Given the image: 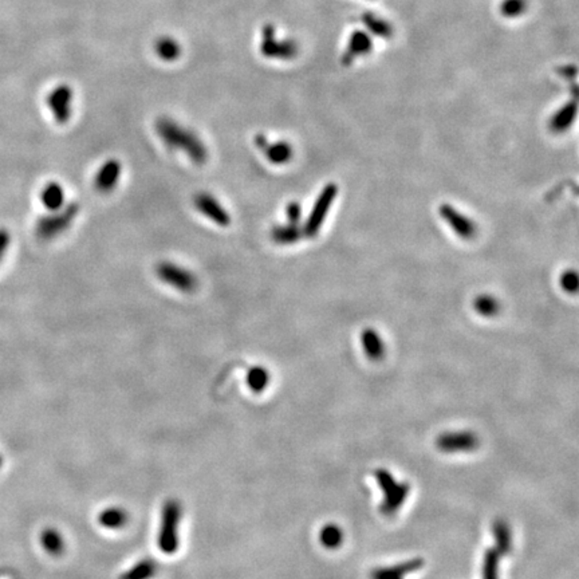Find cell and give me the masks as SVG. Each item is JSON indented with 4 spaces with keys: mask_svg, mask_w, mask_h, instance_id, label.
<instances>
[{
    "mask_svg": "<svg viewBox=\"0 0 579 579\" xmlns=\"http://www.w3.org/2000/svg\"><path fill=\"white\" fill-rule=\"evenodd\" d=\"M156 132L169 149L185 153L193 164L203 165L207 161L208 149L195 132L167 117L157 120Z\"/></svg>",
    "mask_w": 579,
    "mask_h": 579,
    "instance_id": "1",
    "label": "cell"
},
{
    "mask_svg": "<svg viewBox=\"0 0 579 579\" xmlns=\"http://www.w3.org/2000/svg\"><path fill=\"white\" fill-rule=\"evenodd\" d=\"M183 519V507L181 503L176 499H169L165 501L163 511H161V522L158 530V548L164 554H175L180 545V523Z\"/></svg>",
    "mask_w": 579,
    "mask_h": 579,
    "instance_id": "2",
    "label": "cell"
},
{
    "mask_svg": "<svg viewBox=\"0 0 579 579\" xmlns=\"http://www.w3.org/2000/svg\"><path fill=\"white\" fill-rule=\"evenodd\" d=\"M374 476L384 493V499L381 503V513L386 516H391L401 508L404 501H406L411 486L405 481L401 483L396 481L389 471L384 468L377 469L374 472Z\"/></svg>",
    "mask_w": 579,
    "mask_h": 579,
    "instance_id": "3",
    "label": "cell"
},
{
    "mask_svg": "<svg viewBox=\"0 0 579 579\" xmlns=\"http://www.w3.org/2000/svg\"><path fill=\"white\" fill-rule=\"evenodd\" d=\"M79 212L78 203H70L63 211L42 217L36 224V235L43 240H51L66 231L76 220Z\"/></svg>",
    "mask_w": 579,
    "mask_h": 579,
    "instance_id": "4",
    "label": "cell"
},
{
    "mask_svg": "<svg viewBox=\"0 0 579 579\" xmlns=\"http://www.w3.org/2000/svg\"><path fill=\"white\" fill-rule=\"evenodd\" d=\"M338 193V187L335 184H327L322 192L319 193L318 199L315 200V204L312 207V212L309 215V219L303 227V234L309 237H314L319 232L323 222L327 216V212L330 210L332 204L334 203L335 198Z\"/></svg>",
    "mask_w": 579,
    "mask_h": 579,
    "instance_id": "5",
    "label": "cell"
},
{
    "mask_svg": "<svg viewBox=\"0 0 579 579\" xmlns=\"http://www.w3.org/2000/svg\"><path fill=\"white\" fill-rule=\"evenodd\" d=\"M156 274L161 282L183 292H193L199 286V280L195 274L170 262L158 263Z\"/></svg>",
    "mask_w": 579,
    "mask_h": 579,
    "instance_id": "6",
    "label": "cell"
},
{
    "mask_svg": "<svg viewBox=\"0 0 579 579\" xmlns=\"http://www.w3.org/2000/svg\"><path fill=\"white\" fill-rule=\"evenodd\" d=\"M439 212H440V216L443 217V220L451 227V230L458 237H461L464 240H469V239L475 237V235L478 232L476 223L467 217L464 213L457 211L455 207H452L448 203L441 204Z\"/></svg>",
    "mask_w": 579,
    "mask_h": 579,
    "instance_id": "7",
    "label": "cell"
},
{
    "mask_svg": "<svg viewBox=\"0 0 579 579\" xmlns=\"http://www.w3.org/2000/svg\"><path fill=\"white\" fill-rule=\"evenodd\" d=\"M479 446V439L473 432H446L436 439V446L446 454L468 452Z\"/></svg>",
    "mask_w": 579,
    "mask_h": 579,
    "instance_id": "8",
    "label": "cell"
},
{
    "mask_svg": "<svg viewBox=\"0 0 579 579\" xmlns=\"http://www.w3.org/2000/svg\"><path fill=\"white\" fill-rule=\"evenodd\" d=\"M193 204L198 211L203 213L205 217H208L213 223L219 224L220 227H227L231 223L228 211L208 192L196 193L193 198Z\"/></svg>",
    "mask_w": 579,
    "mask_h": 579,
    "instance_id": "9",
    "label": "cell"
},
{
    "mask_svg": "<svg viewBox=\"0 0 579 579\" xmlns=\"http://www.w3.org/2000/svg\"><path fill=\"white\" fill-rule=\"evenodd\" d=\"M73 93L68 86H59L48 96V106L58 123H66L71 116Z\"/></svg>",
    "mask_w": 579,
    "mask_h": 579,
    "instance_id": "10",
    "label": "cell"
},
{
    "mask_svg": "<svg viewBox=\"0 0 579 579\" xmlns=\"http://www.w3.org/2000/svg\"><path fill=\"white\" fill-rule=\"evenodd\" d=\"M121 178V163L111 158L108 160L94 178V188L101 193L112 192Z\"/></svg>",
    "mask_w": 579,
    "mask_h": 579,
    "instance_id": "11",
    "label": "cell"
},
{
    "mask_svg": "<svg viewBox=\"0 0 579 579\" xmlns=\"http://www.w3.org/2000/svg\"><path fill=\"white\" fill-rule=\"evenodd\" d=\"M424 566V560L421 558H414L409 559L406 562H402L399 565H394L391 568H379L372 571L370 578L372 579H404L405 575L419 571Z\"/></svg>",
    "mask_w": 579,
    "mask_h": 579,
    "instance_id": "12",
    "label": "cell"
},
{
    "mask_svg": "<svg viewBox=\"0 0 579 579\" xmlns=\"http://www.w3.org/2000/svg\"><path fill=\"white\" fill-rule=\"evenodd\" d=\"M492 534L495 538V548L501 555H506L513 548L511 528L504 519H496L492 523Z\"/></svg>",
    "mask_w": 579,
    "mask_h": 579,
    "instance_id": "13",
    "label": "cell"
},
{
    "mask_svg": "<svg viewBox=\"0 0 579 579\" xmlns=\"http://www.w3.org/2000/svg\"><path fill=\"white\" fill-rule=\"evenodd\" d=\"M361 344L365 354L372 361H379L385 354V346L379 333L373 329H364L361 333Z\"/></svg>",
    "mask_w": 579,
    "mask_h": 579,
    "instance_id": "14",
    "label": "cell"
},
{
    "mask_svg": "<svg viewBox=\"0 0 579 579\" xmlns=\"http://www.w3.org/2000/svg\"><path fill=\"white\" fill-rule=\"evenodd\" d=\"M303 235V230L299 224H283L275 225L271 231V237L277 245H292L298 242Z\"/></svg>",
    "mask_w": 579,
    "mask_h": 579,
    "instance_id": "15",
    "label": "cell"
},
{
    "mask_svg": "<svg viewBox=\"0 0 579 579\" xmlns=\"http://www.w3.org/2000/svg\"><path fill=\"white\" fill-rule=\"evenodd\" d=\"M158 566L156 560L145 558L138 560L134 566L125 571L120 579H152L157 574Z\"/></svg>",
    "mask_w": 579,
    "mask_h": 579,
    "instance_id": "16",
    "label": "cell"
},
{
    "mask_svg": "<svg viewBox=\"0 0 579 579\" xmlns=\"http://www.w3.org/2000/svg\"><path fill=\"white\" fill-rule=\"evenodd\" d=\"M265 155L267 157L268 161L275 165H283L287 164L292 158V146L286 141H279L275 144H268L263 149Z\"/></svg>",
    "mask_w": 579,
    "mask_h": 579,
    "instance_id": "17",
    "label": "cell"
},
{
    "mask_svg": "<svg viewBox=\"0 0 579 579\" xmlns=\"http://www.w3.org/2000/svg\"><path fill=\"white\" fill-rule=\"evenodd\" d=\"M41 200L47 210L59 211L65 201V192L59 184L50 183L41 192Z\"/></svg>",
    "mask_w": 579,
    "mask_h": 579,
    "instance_id": "18",
    "label": "cell"
},
{
    "mask_svg": "<svg viewBox=\"0 0 579 579\" xmlns=\"http://www.w3.org/2000/svg\"><path fill=\"white\" fill-rule=\"evenodd\" d=\"M575 116H577V105H575V102H571V103L565 105V106L553 117V120H551L550 126H551L553 132H555V133H563V132H566L568 128L571 126V123H574Z\"/></svg>",
    "mask_w": 579,
    "mask_h": 579,
    "instance_id": "19",
    "label": "cell"
},
{
    "mask_svg": "<svg viewBox=\"0 0 579 579\" xmlns=\"http://www.w3.org/2000/svg\"><path fill=\"white\" fill-rule=\"evenodd\" d=\"M128 521H129L128 513L120 507L106 508L98 516V522L101 526L105 528H109V530L123 528L125 527V524L128 523Z\"/></svg>",
    "mask_w": 579,
    "mask_h": 579,
    "instance_id": "20",
    "label": "cell"
},
{
    "mask_svg": "<svg viewBox=\"0 0 579 579\" xmlns=\"http://www.w3.org/2000/svg\"><path fill=\"white\" fill-rule=\"evenodd\" d=\"M41 545L50 555H61L65 551V539L56 528H46L42 531Z\"/></svg>",
    "mask_w": 579,
    "mask_h": 579,
    "instance_id": "21",
    "label": "cell"
},
{
    "mask_svg": "<svg viewBox=\"0 0 579 579\" xmlns=\"http://www.w3.org/2000/svg\"><path fill=\"white\" fill-rule=\"evenodd\" d=\"M319 542L327 550H335L344 542L342 530L334 523L326 524L319 531Z\"/></svg>",
    "mask_w": 579,
    "mask_h": 579,
    "instance_id": "22",
    "label": "cell"
},
{
    "mask_svg": "<svg viewBox=\"0 0 579 579\" xmlns=\"http://www.w3.org/2000/svg\"><path fill=\"white\" fill-rule=\"evenodd\" d=\"M473 309L481 317L491 318V317H495V315L499 314V312H501V303L490 294H481V295L475 298Z\"/></svg>",
    "mask_w": 579,
    "mask_h": 579,
    "instance_id": "23",
    "label": "cell"
},
{
    "mask_svg": "<svg viewBox=\"0 0 579 579\" xmlns=\"http://www.w3.org/2000/svg\"><path fill=\"white\" fill-rule=\"evenodd\" d=\"M270 379L271 377H270V372L267 369H265L263 367H255V368L250 369V372L247 374V385L252 391L262 393L267 388Z\"/></svg>",
    "mask_w": 579,
    "mask_h": 579,
    "instance_id": "24",
    "label": "cell"
},
{
    "mask_svg": "<svg viewBox=\"0 0 579 579\" xmlns=\"http://www.w3.org/2000/svg\"><path fill=\"white\" fill-rule=\"evenodd\" d=\"M499 557L495 547H491L483 558V579H499Z\"/></svg>",
    "mask_w": 579,
    "mask_h": 579,
    "instance_id": "25",
    "label": "cell"
},
{
    "mask_svg": "<svg viewBox=\"0 0 579 579\" xmlns=\"http://www.w3.org/2000/svg\"><path fill=\"white\" fill-rule=\"evenodd\" d=\"M560 285L566 292L574 294L578 290V275L575 271H566L562 278H560Z\"/></svg>",
    "mask_w": 579,
    "mask_h": 579,
    "instance_id": "26",
    "label": "cell"
},
{
    "mask_svg": "<svg viewBox=\"0 0 579 579\" xmlns=\"http://www.w3.org/2000/svg\"><path fill=\"white\" fill-rule=\"evenodd\" d=\"M286 215L290 224H299L302 219V207L299 203L291 201L286 207Z\"/></svg>",
    "mask_w": 579,
    "mask_h": 579,
    "instance_id": "27",
    "label": "cell"
},
{
    "mask_svg": "<svg viewBox=\"0 0 579 579\" xmlns=\"http://www.w3.org/2000/svg\"><path fill=\"white\" fill-rule=\"evenodd\" d=\"M158 53L165 59H175L178 56V45L170 43V42H164L160 45Z\"/></svg>",
    "mask_w": 579,
    "mask_h": 579,
    "instance_id": "28",
    "label": "cell"
},
{
    "mask_svg": "<svg viewBox=\"0 0 579 579\" xmlns=\"http://www.w3.org/2000/svg\"><path fill=\"white\" fill-rule=\"evenodd\" d=\"M10 245V235L6 230H0V260Z\"/></svg>",
    "mask_w": 579,
    "mask_h": 579,
    "instance_id": "29",
    "label": "cell"
},
{
    "mask_svg": "<svg viewBox=\"0 0 579 579\" xmlns=\"http://www.w3.org/2000/svg\"><path fill=\"white\" fill-rule=\"evenodd\" d=\"M255 145H257L259 149L263 150L268 145L267 137H266L265 134H257V135H255Z\"/></svg>",
    "mask_w": 579,
    "mask_h": 579,
    "instance_id": "30",
    "label": "cell"
},
{
    "mask_svg": "<svg viewBox=\"0 0 579 579\" xmlns=\"http://www.w3.org/2000/svg\"><path fill=\"white\" fill-rule=\"evenodd\" d=\"M1 466H3V458L0 456V468H1Z\"/></svg>",
    "mask_w": 579,
    "mask_h": 579,
    "instance_id": "31",
    "label": "cell"
}]
</instances>
